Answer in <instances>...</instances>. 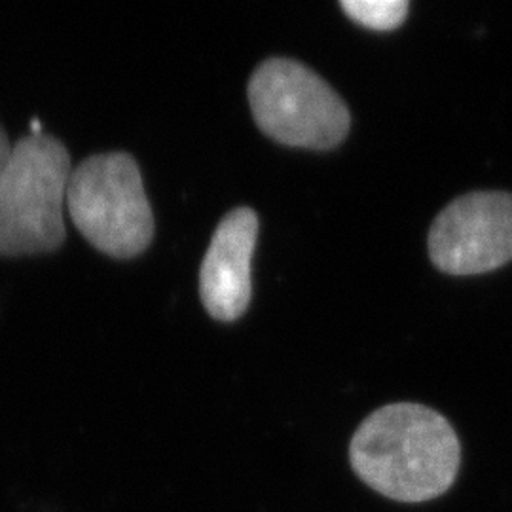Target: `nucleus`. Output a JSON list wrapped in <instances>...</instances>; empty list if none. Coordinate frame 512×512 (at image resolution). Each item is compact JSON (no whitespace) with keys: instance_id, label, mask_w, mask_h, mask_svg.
Wrapping results in <instances>:
<instances>
[{"instance_id":"obj_1","label":"nucleus","mask_w":512,"mask_h":512,"mask_svg":"<svg viewBox=\"0 0 512 512\" xmlns=\"http://www.w3.org/2000/svg\"><path fill=\"white\" fill-rule=\"evenodd\" d=\"M353 471L378 494L421 503L444 494L461 461L450 421L423 404H387L374 410L349 444Z\"/></svg>"},{"instance_id":"obj_2","label":"nucleus","mask_w":512,"mask_h":512,"mask_svg":"<svg viewBox=\"0 0 512 512\" xmlns=\"http://www.w3.org/2000/svg\"><path fill=\"white\" fill-rule=\"evenodd\" d=\"M71 171V154L54 135L29 133L12 147L0 173V256L40 255L65 243Z\"/></svg>"},{"instance_id":"obj_3","label":"nucleus","mask_w":512,"mask_h":512,"mask_svg":"<svg viewBox=\"0 0 512 512\" xmlns=\"http://www.w3.org/2000/svg\"><path fill=\"white\" fill-rule=\"evenodd\" d=\"M65 207L78 232L110 258H135L154 239L143 175L128 152L93 154L73 167Z\"/></svg>"},{"instance_id":"obj_4","label":"nucleus","mask_w":512,"mask_h":512,"mask_svg":"<svg viewBox=\"0 0 512 512\" xmlns=\"http://www.w3.org/2000/svg\"><path fill=\"white\" fill-rule=\"evenodd\" d=\"M247 93L256 126L281 145L329 150L348 135L351 114L344 99L294 59L264 61Z\"/></svg>"},{"instance_id":"obj_5","label":"nucleus","mask_w":512,"mask_h":512,"mask_svg":"<svg viewBox=\"0 0 512 512\" xmlns=\"http://www.w3.org/2000/svg\"><path fill=\"white\" fill-rule=\"evenodd\" d=\"M440 272L486 274L512 260V194L471 192L444 207L429 230Z\"/></svg>"},{"instance_id":"obj_6","label":"nucleus","mask_w":512,"mask_h":512,"mask_svg":"<svg viewBox=\"0 0 512 512\" xmlns=\"http://www.w3.org/2000/svg\"><path fill=\"white\" fill-rule=\"evenodd\" d=\"M258 238V217L238 207L220 220L200 268V296L217 321H236L251 302V260Z\"/></svg>"},{"instance_id":"obj_7","label":"nucleus","mask_w":512,"mask_h":512,"mask_svg":"<svg viewBox=\"0 0 512 512\" xmlns=\"http://www.w3.org/2000/svg\"><path fill=\"white\" fill-rule=\"evenodd\" d=\"M340 6L353 21L374 31L397 29L410 8L406 0H342Z\"/></svg>"},{"instance_id":"obj_8","label":"nucleus","mask_w":512,"mask_h":512,"mask_svg":"<svg viewBox=\"0 0 512 512\" xmlns=\"http://www.w3.org/2000/svg\"><path fill=\"white\" fill-rule=\"evenodd\" d=\"M12 143H10V139H8V135H6V131L4 128L0 126V173H2V169L6 167L8 164V160H10V154H12Z\"/></svg>"}]
</instances>
